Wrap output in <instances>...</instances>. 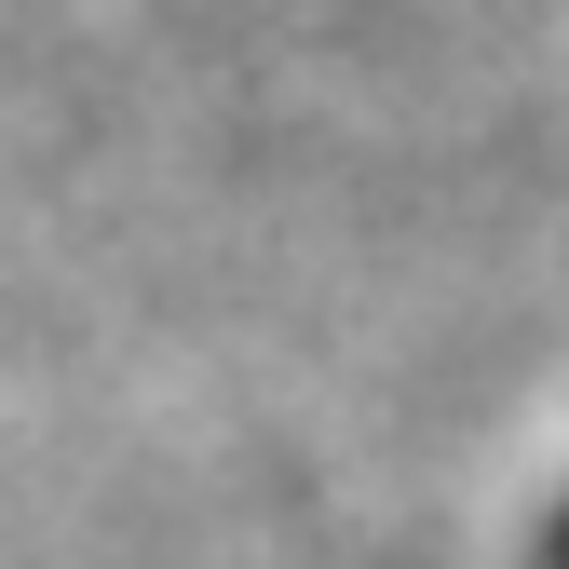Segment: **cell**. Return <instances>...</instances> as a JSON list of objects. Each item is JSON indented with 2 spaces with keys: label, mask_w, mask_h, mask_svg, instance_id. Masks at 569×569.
Listing matches in <instances>:
<instances>
[{
  "label": "cell",
  "mask_w": 569,
  "mask_h": 569,
  "mask_svg": "<svg viewBox=\"0 0 569 569\" xmlns=\"http://www.w3.org/2000/svg\"><path fill=\"white\" fill-rule=\"evenodd\" d=\"M542 569H569V516H556V529H542Z\"/></svg>",
  "instance_id": "6da1fadb"
}]
</instances>
